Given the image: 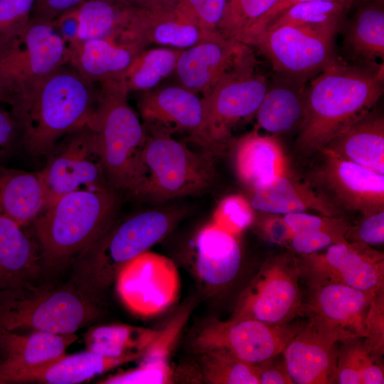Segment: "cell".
<instances>
[{
  "label": "cell",
  "instance_id": "obj_46",
  "mask_svg": "<svg viewBox=\"0 0 384 384\" xmlns=\"http://www.w3.org/2000/svg\"><path fill=\"white\" fill-rule=\"evenodd\" d=\"M346 233L334 230H311L293 234L287 246L299 255H309L345 240Z\"/></svg>",
  "mask_w": 384,
  "mask_h": 384
},
{
  "label": "cell",
  "instance_id": "obj_4",
  "mask_svg": "<svg viewBox=\"0 0 384 384\" xmlns=\"http://www.w3.org/2000/svg\"><path fill=\"white\" fill-rule=\"evenodd\" d=\"M144 127L146 136L129 193L165 202L201 192L210 185L214 168L209 154L190 149L167 132Z\"/></svg>",
  "mask_w": 384,
  "mask_h": 384
},
{
  "label": "cell",
  "instance_id": "obj_30",
  "mask_svg": "<svg viewBox=\"0 0 384 384\" xmlns=\"http://www.w3.org/2000/svg\"><path fill=\"white\" fill-rule=\"evenodd\" d=\"M324 147L345 159L384 175L383 117L372 110Z\"/></svg>",
  "mask_w": 384,
  "mask_h": 384
},
{
  "label": "cell",
  "instance_id": "obj_47",
  "mask_svg": "<svg viewBox=\"0 0 384 384\" xmlns=\"http://www.w3.org/2000/svg\"><path fill=\"white\" fill-rule=\"evenodd\" d=\"M345 239L368 246L381 245L384 242V210L363 215L355 225L349 227Z\"/></svg>",
  "mask_w": 384,
  "mask_h": 384
},
{
  "label": "cell",
  "instance_id": "obj_20",
  "mask_svg": "<svg viewBox=\"0 0 384 384\" xmlns=\"http://www.w3.org/2000/svg\"><path fill=\"white\" fill-rule=\"evenodd\" d=\"M210 33L200 28L176 9L156 11L132 7L127 21L116 41L142 50L150 44L186 49Z\"/></svg>",
  "mask_w": 384,
  "mask_h": 384
},
{
  "label": "cell",
  "instance_id": "obj_41",
  "mask_svg": "<svg viewBox=\"0 0 384 384\" xmlns=\"http://www.w3.org/2000/svg\"><path fill=\"white\" fill-rule=\"evenodd\" d=\"M171 371L166 358L144 355L142 364L132 370L110 376L100 383L162 384L171 380Z\"/></svg>",
  "mask_w": 384,
  "mask_h": 384
},
{
  "label": "cell",
  "instance_id": "obj_10",
  "mask_svg": "<svg viewBox=\"0 0 384 384\" xmlns=\"http://www.w3.org/2000/svg\"><path fill=\"white\" fill-rule=\"evenodd\" d=\"M305 324L292 321L272 324L250 319H213L198 332L193 347L198 353L223 352L259 366L281 354Z\"/></svg>",
  "mask_w": 384,
  "mask_h": 384
},
{
  "label": "cell",
  "instance_id": "obj_37",
  "mask_svg": "<svg viewBox=\"0 0 384 384\" xmlns=\"http://www.w3.org/2000/svg\"><path fill=\"white\" fill-rule=\"evenodd\" d=\"M338 350L334 383L383 384L384 370L380 358L364 347L363 338L341 342Z\"/></svg>",
  "mask_w": 384,
  "mask_h": 384
},
{
  "label": "cell",
  "instance_id": "obj_43",
  "mask_svg": "<svg viewBox=\"0 0 384 384\" xmlns=\"http://www.w3.org/2000/svg\"><path fill=\"white\" fill-rule=\"evenodd\" d=\"M363 343L372 356L380 359L384 353V290L375 294L371 299Z\"/></svg>",
  "mask_w": 384,
  "mask_h": 384
},
{
  "label": "cell",
  "instance_id": "obj_14",
  "mask_svg": "<svg viewBox=\"0 0 384 384\" xmlns=\"http://www.w3.org/2000/svg\"><path fill=\"white\" fill-rule=\"evenodd\" d=\"M335 36L294 26L267 29L251 43L274 72L309 79L336 60Z\"/></svg>",
  "mask_w": 384,
  "mask_h": 384
},
{
  "label": "cell",
  "instance_id": "obj_9",
  "mask_svg": "<svg viewBox=\"0 0 384 384\" xmlns=\"http://www.w3.org/2000/svg\"><path fill=\"white\" fill-rule=\"evenodd\" d=\"M297 258L289 254L269 257L240 294L231 319L272 324L292 321L304 314Z\"/></svg>",
  "mask_w": 384,
  "mask_h": 384
},
{
  "label": "cell",
  "instance_id": "obj_19",
  "mask_svg": "<svg viewBox=\"0 0 384 384\" xmlns=\"http://www.w3.org/2000/svg\"><path fill=\"white\" fill-rule=\"evenodd\" d=\"M143 92L138 108L144 125L170 134H186L203 147L212 149L206 133L203 98L198 93L181 85Z\"/></svg>",
  "mask_w": 384,
  "mask_h": 384
},
{
  "label": "cell",
  "instance_id": "obj_52",
  "mask_svg": "<svg viewBox=\"0 0 384 384\" xmlns=\"http://www.w3.org/2000/svg\"><path fill=\"white\" fill-rule=\"evenodd\" d=\"M270 215L263 221L262 230L270 241L282 245H288L292 236L283 217Z\"/></svg>",
  "mask_w": 384,
  "mask_h": 384
},
{
  "label": "cell",
  "instance_id": "obj_1",
  "mask_svg": "<svg viewBox=\"0 0 384 384\" xmlns=\"http://www.w3.org/2000/svg\"><path fill=\"white\" fill-rule=\"evenodd\" d=\"M99 95L100 85L67 63L26 82L5 102L25 148L37 156L51 152L60 139L87 125Z\"/></svg>",
  "mask_w": 384,
  "mask_h": 384
},
{
  "label": "cell",
  "instance_id": "obj_29",
  "mask_svg": "<svg viewBox=\"0 0 384 384\" xmlns=\"http://www.w3.org/2000/svg\"><path fill=\"white\" fill-rule=\"evenodd\" d=\"M127 362L129 361L126 359L104 357L87 350L65 354L47 364L22 370L11 377L8 384L80 383Z\"/></svg>",
  "mask_w": 384,
  "mask_h": 384
},
{
  "label": "cell",
  "instance_id": "obj_27",
  "mask_svg": "<svg viewBox=\"0 0 384 384\" xmlns=\"http://www.w3.org/2000/svg\"><path fill=\"white\" fill-rule=\"evenodd\" d=\"M196 248V272L203 282L210 287H221L234 280L241 264L236 236L211 223L198 232Z\"/></svg>",
  "mask_w": 384,
  "mask_h": 384
},
{
  "label": "cell",
  "instance_id": "obj_51",
  "mask_svg": "<svg viewBox=\"0 0 384 384\" xmlns=\"http://www.w3.org/2000/svg\"><path fill=\"white\" fill-rule=\"evenodd\" d=\"M78 6L62 13L54 20L56 31L68 45L79 40L80 20Z\"/></svg>",
  "mask_w": 384,
  "mask_h": 384
},
{
  "label": "cell",
  "instance_id": "obj_11",
  "mask_svg": "<svg viewBox=\"0 0 384 384\" xmlns=\"http://www.w3.org/2000/svg\"><path fill=\"white\" fill-rule=\"evenodd\" d=\"M297 260L309 288L340 284L373 294L384 290L383 253L370 246L345 239Z\"/></svg>",
  "mask_w": 384,
  "mask_h": 384
},
{
  "label": "cell",
  "instance_id": "obj_55",
  "mask_svg": "<svg viewBox=\"0 0 384 384\" xmlns=\"http://www.w3.org/2000/svg\"><path fill=\"white\" fill-rule=\"evenodd\" d=\"M0 102H2V95H1V91H0Z\"/></svg>",
  "mask_w": 384,
  "mask_h": 384
},
{
  "label": "cell",
  "instance_id": "obj_22",
  "mask_svg": "<svg viewBox=\"0 0 384 384\" xmlns=\"http://www.w3.org/2000/svg\"><path fill=\"white\" fill-rule=\"evenodd\" d=\"M338 350L337 342L308 321L282 353L294 384H329L334 383Z\"/></svg>",
  "mask_w": 384,
  "mask_h": 384
},
{
  "label": "cell",
  "instance_id": "obj_49",
  "mask_svg": "<svg viewBox=\"0 0 384 384\" xmlns=\"http://www.w3.org/2000/svg\"><path fill=\"white\" fill-rule=\"evenodd\" d=\"M315 1V0H278L274 6L262 17L256 24L251 33L250 34L245 44L250 46L252 41L260 33H262L267 27L284 11L297 4ZM336 1L353 5L357 0H326Z\"/></svg>",
  "mask_w": 384,
  "mask_h": 384
},
{
  "label": "cell",
  "instance_id": "obj_2",
  "mask_svg": "<svg viewBox=\"0 0 384 384\" xmlns=\"http://www.w3.org/2000/svg\"><path fill=\"white\" fill-rule=\"evenodd\" d=\"M314 77L296 142L305 155L319 151L368 114L383 93V65L378 63L350 65L336 59Z\"/></svg>",
  "mask_w": 384,
  "mask_h": 384
},
{
  "label": "cell",
  "instance_id": "obj_45",
  "mask_svg": "<svg viewBox=\"0 0 384 384\" xmlns=\"http://www.w3.org/2000/svg\"><path fill=\"white\" fill-rule=\"evenodd\" d=\"M283 219L292 235L311 230H334L347 233L350 225L341 216L314 215L304 212L285 214Z\"/></svg>",
  "mask_w": 384,
  "mask_h": 384
},
{
  "label": "cell",
  "instance_id": "obj_26",
  "mask_svg": "<svg viewBox=\"0 0 384 384\" xmlns=\"http://www.w3.org/2000/svg\"><path fill=\"white\" fill-rule=\"evenodd\" d=\"M68 46V63L82 77L97 84L122 78L142 50L114 38L78 40Z\"/></svg>",
  "mask_w": 384,
  "mask_h": 384
},
{
  "label": "cell",
  "instance_id": "obj_24",
  "mask_svg": "<svg viewBox=\"0 0 384 384\" xmlns=\"http://www.w3.org/2000/svg\"><path fill=\"white\" fill-rule=\"evenodd\" d=\"M309 79L276 73L268 80L264 97L256 112L257 124L271 133L301 125L304 114Z\"/></svg>",
  "mask_w": 384,
  "mask_h": 384
},
{
  "label": "cell",
  "instance_id": "obj_31",
  "mask_svg": "<svg viewBox=\"0 0 384 384\" xmlns=\"http://www.w3.org/2000/svg\"><path fill=\"white\" fill-rule=\"evenodd\" d=\"M47 203V192L39 171L0 168V214L25 227Z\"/></svg>",
  "mask_w": 384,
  "mask_h": 384
},
{
  "label": "cell",
  "instance_id": "obj_15",
  "mask_svg": "<svg viewBox=\"0 0 384 384\" xmlns=\"http://www.w3.org/2000/svg\"><path fill=\"white\" fill-rule=\"evenodd\" d=\"M115 278L122 302L142 316H152L165 310L174 302L179 287L173 262L147 250L123 265Z\"/></svg>",
  "mask_w": 384,
  "mask_h": 384
},
{
  "label": "cell",
  "instance_id": "obj_13",
  "mask_svg": "<svg viewBox=\"0 0 384 384\" xmlns=\"http://www.w3.org/2000/svg\"><path fill=\"white\" fill-rule=\"evenodd\" d=\"M53 150L55 154L39 171L47 192V205L73 191L110 188L95 134L87 124L66 134Z\"/></svg>",
  "mask_w": 384,
  "mask_h": 384
},
{
  "label": "cell",
  "instance_id": "obj_53",
  "mask_svg": "<svg viewBox=\"0 0 384 384\" xmlns=\"http://www.w3.org/2000/svg\"><path fill=\"white\" fill-rule=\"evenodd\" d=\"M19 137L17 122L11 112L0 107V151L7 149Z\"/></svg>",
  "mask_w": 384,
  "mask_h": 384
},
{
  "label": "cell",
  "instance_id": "obj_8",
  "mask_svg": "<svg viewBox=\"0 0 384 384\" xmlns=\"http://www.w3.org/2000/svg\"><path fill=\"white\" fill-rule=\"evenodd\" d=\"M68 62V46L56 31L54 21L30 19L18 33L0 38L2 102L26 82Z\"/></svg>",
  "mask_w": 384,
  "mask_h": 384
},
{
  "label": "cell",
  "instance_id": "obj_16",
  "mask_svg": "<svg viewBox=\"0 0 384 384\" xmlns=\"http://www.w3.org/2000/svg\"><path fill=\"white\" fill-rule=\"evenodd\" d=\"M309 289L304 313L319 331L337 343L364 338L366 314L375 294L340 284Z\"/></svg>",
  "mask_w": 384,
  "mask_h": 384
},
{
  "label": "cell",
  "instance_id": "obj_54",
  "mask_svg": "<svg viewBox=\"0 0 384 384\" xmlns=\"http://www.w3.org/2000/svg\"><path fill=\"white\" fill-rule=\"evenodd\" d=\"M137 9L156 11L176 10V0H123Z\"/></svg>",
  "mask_w": 384,
  "mask_h": 384
},
{
  "label": "cell",
  "instance_id": "obj_32",
  "mask_svg": "<svg viewBox=\"0 0 384 384\" xmlns=\"http://www.w3.org/2000/svg\"><path fill=\"white\" fill-rule=\"evenodd\" d=\"M361 3L350 21L344 43L363 65L377 64L384 56L383 0H359Z\"/></svg>",
  "mask_w": 384,
  "mask_h": 384
},
{
  "label": "cell",
  "instance_id": "obj_38",
  "mask_svg": "<svg viewBox=\"0 0 384 384\" xmlns=\"http://www.w3.org/2000/svg\"><path fill=\"white\" fill-rule=\"evenodd\" d=\"M277 1L227 0L218 31L245 44L256 24Z\"/></svg>",
  "mask_w": 384,
  "mask_h": 384
},
{
  "label": "cell",
  "instance_id": "obj_21",
  "mask_svg": "<svg viewBox=\"0 0 384 384\" xmlns=\"http://www.w3.org/2000/svg\"><path fill=\"white\" fill-rule=\"evenodd\" d=\"M77 339L75 334L19 333L0 327V384H8L22 370L58 359Z\"/></svg>",
  "mask_w": 384,
  "mask_h": 384
},
{
  "label": "cell",
  "instance_id": "obj_33",
  "mask_svg": "<svg viewBox=\"0 0 384 384\" xmlns=\"http://www.w3.org/2000/svg\"><path fill=\"white\" fill-rule=\"evenodd\" d=\"M161 331L124 324L102 325L90 329L85 342L92 353L132 361L144 355Z\"/></svg>",
  "mask_w": 384,
  "mask_h": 384
},
{
  "label": "cell",
  "instance_id": "obj_28",
  "mask_svg": "<svg viewBox=\"0 0 384 384\" xmlns=\"http://www.w3.org/2000/svg\"><path fill=\"white\" fill-rule=\"evenodd\" d=\"M235 167L240 181L252 189L287 172L280 143L274 137L260 134L257 129L239 140Z\"/></svg>",
  "mask_w": 384,
  "mask_h": 384
},
{
  "label": "cell",
  "instance_id": "obj_3",
  "mask_svg": "<svg viewBox=\"0 0 384 384\" xmlns=\"http://www.w3.org/2000/svg\"><path fill=\"white\" fill-rule=\"evenodd\" d=\"M117 206L109 187L73 191L48 203L33 220L44 263L59 265L82 255L109 228Z\"/></svg>",
  "mask_w": 384,
  "mask_h": 384
},
{
  "label": "cell",
  "instance_id": "obj_36",
  "mask_svg": "<svg viewBox=\"0 0 384 384\" xmlns=\"http://www.w3.org/2000/svg\"><path fill=\"white\" fill-rule=\"evenodd\" d=\"M182 50L156 48L140 51L122 78L128 91L146 92L154 89L175 72Z\"/></svg>",
  "mask_w": 384,
  "mask_h": 384
},
{
  "label": "cell",
  "instance_id": "obj_12",
  "mask_svg": "<svg viewBox=\"0 0 384 384\" xmlns=\"http://www.w3.org/2000/svg\"><path fill=\"white\" fill-rule=\"evenodd\" d=\"M257 65L251 46L216 31L182 50L175 73L181 85L204 97L225 80Z\"/></svg>",
  "mask_w": 384,
  "mask_h": 384
},
{
  "label": "cell",
  "instance_id": "obj_17",
  "mask_svg": "<svg viewBox=\"0 0 384 384\" xmlns=\"http://www.w3.org/2000/svg\"><path fill=\"white\" fill-rule=\"evenodd\" d=\"M267 85V77L255 68L225 80L202 97L211 148L225 142L240 121L256 114Z\"/></svg>",
  "mask_w": 384,
  "mask_h": 384
},
{
  "label": "cell",
  "instance_id": "obj_23",
  "mask_svg": "<svg viewBox=\"0 0 384 384\" xmlns=\"http://www.w3.org/2000/svg\"><path fill=\"white\" fill-rule=\"evenodd\" d=\"M252 190L250 203L269 214H288L314 210L322 215L339 216L340 210L329 196L318 192L287 172Z\"/></svg>",
  "mask_w": 384,
  "mask_h": 384
},
{
  "label": "cell",
  "instance_id": "obj_48",
  "mask_svg": "<svg viewBox=\"0 0 384 384\" xmlns=\"http://www.w3.org/2000/svg\"><path fill=\"white\" fill-rule=\"evenodd\" d=\"M85 0H36L31 19L54 21L62 13L77 7Z\"/></svg>",
  "mask_w": 384,
  "mask_h": 384
},
{
  "label": "cell",
  "instance_id": "obj_25",
  "mask_svg": "<svg viewBox=\"0 0 384 384\" xmlns=\"http://www.w3.org/2000/svg\"><path fill=\"white\" fill-rule=\"evenodd\" d=\"M23 228L0 214V294L33 283L40 274L41 251Z\"/></svg>",
  "mask_w": 384,
  "mask_h": 384
},
{
  "label": "cell",
  "instance_id": "obj_40",
  "mask_svg": "<svg viewBox=\"0 0 384 384\" xmlns=\"http://www.w3.org/2000/svg\"><path fill=\"white\" fill-rule=\"evenodd\" d=\"M254 208L244 196L233 194L225 197L216 206L213 223L237 236L254 220Z\"/></svg>",
  "mask_w": 384,
  "mask_h": 384
},
{
  "label": "cell",
  "instance_id": "obj_44",
  "mask_svg": "<svg viewBox=\"0 0 384 384\" xmlns=\"http://www.w3.org/2000/svg\"><path fill=\"white\" fill-rule=\"evenodd\" d=\"M36 0H0V38L18 33L31 19Z\"/></svg>",
  "mask_w": 384,
  "mask_h": 384
},
{
  "label": "cell",
  "instance_id": "obj_39",
  "mask_svg": "<svg viewBox=\"0 0 384 384\" xmlns=\"http://www.w3.org/2000/svg\"><path fill=\"white\" fill-rule=\"evenodd\" d=\"M203 379L212 384H260L257 367L223 352L200 353Z\"/></svg>",
  "mask_w": 384,
  "mask_h": 384
},
{
  "label": "cell",
  "instance_id": "obj_5",
  "mask_svg": "<svg viewBox=\"0 0 384 384\" xmlns=\"http://www.w3.org/2000/svg\"><path fill=\"white\" fill-rule=\"evenodd\" d=\"M87 124L94 131L108 186L129 192L146 132L127 102L123 78L102 82Z\"/></svg>",
  "mask_w": 384,
  "mask_h": 384
},
{
  "label": "cell",
  "instance_id": "obj_6",
  "mask_svg": "<svg viewBox=\"0 0 384 384\" xmlns=\"http://www.w3.org/2000/svg\"><path fill=\"white\" fill-rule=\"evenodd\" d=\"M97 314L88 297L70 285L33 282L0 294V327L12 331L75 334Z\"/></svg>",
  "mask_w": 384,
  "mask_h": 384
},
{
  "label": "cell",
  "instance_id": "obj_18",
  "mask_svg": "<svg viewBox=\"0 0 384 384\" xmlns=\"http://www.w3.org/2000/svg\"><path fill=\"white\" fill-rule=\"evenodd\" d=\"M319 152L322 161L316 171L317 181L336 203L363 215L384 210L383 174L345 159L326 147Z\"/></svg>",
  "mask_w": 384,
  "mask_h": 384
},
{
  "label": "cell",
  "instance_id": "obj_34",
  "mask_svg": "<svg viewBox=\"0 0 384 384\" xmlns=\"http://www.w3.org/2000/svg\"><path fill=\"white\" fill-rule=\"evenodd\" d=\"M351 6L344 2L326 0L297 4L279 14L265 30L294 26L336 36L345 14Z\"/></svg>",
  "mask_w": 384,
  "mask_h": 384
},
{
  "label": "cell",
  "instance_id": "obj_50",
  "mask_svg": "<svg viewBox=\"0 0 384 384\" xmlns=\"http://www.w3.org/2000/svg\"><path fill=\"white\" fill-rule=\"evenodd\" d=\"M274 358L257 366L260 384H294L284 360L274 361Z\"/></svg>",
  "mask_w": 384,
  "mask_h": 384
},
{
  "label": "cell",
  "instance_id": "obj_35",
  "mask_svg": "<svg viewBox=\"0 0 384 384\" xmlns=\"http://www.w3.org/2000/svg\"><path fill=\"white\" fill-rule=\"evenodd\" d=\"M79 40L114 38L125 26L132 7L123 0H85L78 6Z\"/></svg>",
  "mask_w": 384,
  "mask_h": 384
},
{
  "label": "cell",
  "instance_id": "obj_42",
  "mask_svg": "<svg viewBox=\"0 0 384 384\" xmlns=\"http://www.w3.org/2000/svg\"><path fill=\"white\" fill-rule=\"evenodd\" d=\"M227 0H176V9L202 30L218 31Z\"/></svg>",
  "mask_w": 384,
  "mask_h": 384
},
{
  "label": "cell",
  "instance_id": "obj_7",
  "mask_svg": "<svg viewBox=\"0 0 384 384\" xmlns=\"http://www.w3.org/2000/svg\"><path fill=\"white\" fill-rule=\"evenodd\" d=\"M172 209L150 210L109 228L82 255L80 276L85 287H105L126 262L164 238L180 218Z\"/></svg>",
  "mask_w": 384,
  "mask_h": 384
}]
</instances>
